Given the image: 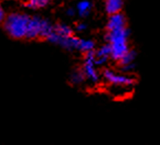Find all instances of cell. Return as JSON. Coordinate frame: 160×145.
<instances>
[{"mask_svg":"<svg viewBox=\"0 0 160 145\" xmlns=\"http://www.w3.org/2000/svg\"><path fill=\"white\" fill-rule=\"evenodd\" d=\"M6 19V12H5V9L2 8V6L0 5V24L3 23Z\"/></svg>","mask_w":160,"mask_h":145,"instance_id":"18","label":"cell"},{"mask_svg":"<svg viewBox=\"0 0 160 145\" xmlns=\"http://www.w3.org/2000/svg\"><path fill=\"white\" fill-rule=\"evenodd\" d=\"M86 80V78H85V75L84 72H83L82 68H80V69H75L72 72V74L70 75V82L72 85H75V86H78V85H81L83 84V82Z\"/></svg>","mask_w":160,"mask_h":145,"instance_id":"11","label":"cell"},{"mask_svg":"<svg viewBox=\"0 0 160 145\" xmlns=\"http://www.w3.org/2000/svg\"><path fill=\"white\" fill-rule=\"evenodd\" d=\"M136 69V64L135 63H130V64H126V65H122L119 66V70L122 72H125V74H132L135 72Z\"/></svg>","mask_w":160,"mask_h":145,"instance_id":"15","label":"cell"},{"mask_svg":"<svg viewBox=\"0 0 160 145\" xmlns=\"http://www.w3.org/2000/svg\"><path fill=\"white\" fill-rule=\"evenodd\" d=\"M124 0H105V12L108 16L122 11Z\"/></svg>","mask_w":160,"mask_h":145,"instance_id":"9","label":"cell"},{"mask_svg":"<svg viewBox=\"0 0 160 145\" xmlns=\"http://www.w3.org/2000/svg\"><path fill=\"white\" fill-rule=\"evenodd\" d=\"M102 78L106 82L113 85L116 87H122V88H129L136 84V78L132 74H125V72H117L111 68H105L101 74Z\"/></svg>","mask_w":160,"mask_h":145,"instance_id":"4","label":"cell"},{"mask_svg":"<svg viewBox=\"0 0 160 145\" xmlns=\"http://www.w3.org/2000/svg\"><path fill=\"white\" fill-rule=\"evenodd\" d=\"M51 1L52 0H27L26 7L33 10L42 9V8H45L47 6H49Z\"/></svg>","mask_w":160,"mask_h":145,"instance_id":"14","label":"cell"},{"mask_svg":"<svg viewBox=\"0 0 160 145\" xmlns=\"http://www.w3.org/2000/svg\"><path fill=\"white\" fill-rule=\"evenodd\" d=\"M54 32L57 34H59L60 36H72L74 35V29L71 26H68V23H64V22H59V23L54 24Z\"/></svg>","mask_w":160,"mask_h":145,"instance_id":"10","label":"cell"},{"mask_svg":"<svg viewBox=\"0 0 160 145\" xmlns=\"http://www.w3.org/2000/svg\"><path fill=\"white\" fill-rule=\"evenodd\" d=\"M30 16L22 12H12L6 16L3 28L6 32L16 40H23L27 36Z\"/></svg>","mask_w":160,"mask_h":145,"instance_id":"2","label":"cell"},{"mask_svg":"<svg viewBox=\"0 0 160 145\" xmlns=\"http://www.w3.org/2000/svg\"><path fill=\"white\" fill-rule=\"evenodd\" d=\"M127 26V19L126 16L122 12L108 16L106 22V31H115Z\"/></svg>","mask_w":160,"mask_h":145,"instance_id":"6","label":"cell"},{"mask_svg":"<svg viewBox=\"0 0 160 145\" xmlns=\"http://www.w3.org/2000/svg\"><path fill=\"white\" fill-rule=\"evenodd\" d=\"M95 51V49H94ZM90 51L84 54L82 64V70L84 72L85 78L92 84H98L101 80V74L97 70V66L95 64V52Z\"/></svg>","mask_w":160,"mask_h":145,"instance_id":"5","label":"cell"},{"mask_svg":"<svg viewBox=\"0 0 160 145\" xmlns=\"http://www.w3.org/2000/svg\"><path fill=\"white\" fill-rule=\"evenodd\" d=\"M95 64L97 67H102V66L106 65L111 59V45L108 43H105L98 49H95Z\"/></svg>","mask_w":160,"mask_h":145,"instance_id":"7","label":"cell"},{"mask_svg":"<svg viewBox=\"0 0 160 145\" xmlns=\"http://www.w3.org/2000/svg\"><path fill=\"white\" fill-rule=\"evenodd\" d=\"M129 35L130 32L127 26L115 31H106L105 40L111 45L112 61L117 63L129 51Z\"/></svg>","mask_w":160,"mask_h":145,"instance_id":"1","label":"cell"},{"mask_svg":"<svg viewBox=\"0 0 160 145\" xmlns=\"http://www.w3.org/2000/svg\"><path fill=\"white\" fill-rule=\"evenodd\" d=\"M65 13H66V16H68V18H73V16H75L76 14V9L75 8H72V7H70V8H68L66 9V11H65Z\"/></svg>","mask_w":160,"mask_h":145,"instance_id":"17","label":"cell"},{"mask_svg":"<svg viewBox=\"0 0 160 145\" xmlns=\"http://www.w3.org/2000/svg\"><path fill=\"white\" fill-rule=\"evenodd\" d=\"M136 58H137V52L135 51L134 49L130 47L129 51H128L127 53H126L125 55L117 62V64H118V66H122V65H126V64L135 63Z\"/></svg>","mask_w":160,"mask_h":145,"instance_id":"13","label":"cell"},{"mask_svg":"<svg viewBox=\"0 0 160 145\" xmlns=\"http://www.w3.org/2000/svg\"><path fill=\"white\" fill-rule=\"evenodd\" d=\"M95 49H96V44L93 40H91V39H81L78 52H82L83 54H85L90 51H94Z\"/></svg>","mask_w":160,"mask_h":145,"instance_id":"12","label":"cell"},{"mask_svg":"<svg viewBox=\"0 0 160 145\" xmlns=\"http://www.w3.org/2000/svg\"><path fill=\"white\" fill-rule=\"evenodd\" d=\"M86 29H87V24L85 23V22H78V23L75 24L74 30H75L76 32H84V31H86Z\"/></svg>","mask_w":160,"mask_h":145,"instance_id":"16","label":"cell"},{"mask_svg":"<svg viewBox=\"0 0 160 145\" xmlns=\"http://www.w3.org/2000/svg\"><path fill=\"white\" fill-rule=\"evenodd\" d=\"M76 13L80 18L85 19L90 16L91 12L93 10V2L91 0H80L78 3H76Z\"/></svg>","mask_w":160,"mask_h":145,"instance_id":"8","label":"cell"},{"mask_svg":"<svg viewBox=\"0 0 160 145\" xmlns=\"http://www.w3.org/2000/svg\"><path fill=\"white\" fill-rule=\"evenodd\" d=\"M54 31V24L48 19L38 16H30L28 30H27V40H38L45 39Z\"/></svg>","mask_w":160,"mask_h":145,"instance_id":"3","label":"cell"}]
</instances>
